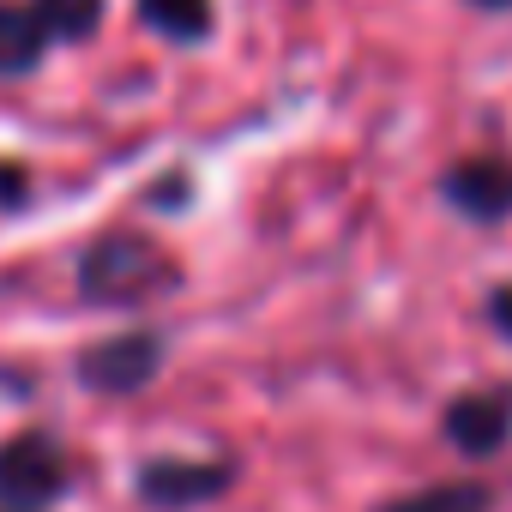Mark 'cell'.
<instances>
[{"label": "cell", "instance_id": "6da1fadb", "mask_svg": "<svg viewBox=\"0 0 512 512\" xmlns=\"http://www.w3.org/2000/svg\"><path fill=\"white\" fill-rule=\"evenodd\" d=\"M181 284L175 253H163L151 235L139 229H109L85 247L79 260V296L91 308H145L157 296H169Z\"/></svg>", "mask_w": 512, "mask_h": 512}, {"label": "cell", "instance_id": "4fadbf2b", "mask_svg": "<svg viewBox=\"0 0 512 512\" xmlns=\"http://www.w3.org/2000/svg\"><path fill=\"white\" fill-rule=\"evenodd\" d=\"M476 7H512V0H476Z\"/></svg>", "mask_w": 512, "mask_h": 512}, {"label": "cell", "instance_id": "8fae6325", "mask_svg": "<svg viewBox=\"0 0 512 512\" xmlns=\"http://www.w3.org/2000/svg\"><path fill=\"white\" fill-rule=\"evenodd\" d=\"M31 199V175L19 169V163H0V211H13V205H25Z\"/></svg>", "mask_w": 512, "mask_h": 512}, {"label": "cell", "instance_id": "5b68a950", "mask_svg": "<svg viewBox=\"0 0 512 512\" xmlns=\"http://www.w3.org/2000/svg\"><path fill=\"white\" fill-rule=\"evenodd\" d=\"M446 440L464 458H488L512 440V386H482V392H458L446 404Z\"/></svg>", "mask_w": 512, "mask_h": 512}, {"label": "cell", "instance_id": "9c48e42d", "mask_svg": "<svg viewBox=\"0 0 512 512\" xmlns=\"http://www.w3.org/2000/svg\"><path fill=\"white\" fill-rule=\"evenodd\" d=\"M139 19L169 43H205L211 37V0H139Z\"/></svg>", "mask_w": 512, "mask_h": 512}, {"label": "cell", "instance_id": "277c9868", "mask_svg": "<svg viewBox=\"0 0 512 512\" xmlns=\"http://www.w3.org/2000/svg\"><path fill=\"white\" fill-rule=\"evenodd\" d=\"M163 368V338L157 332H115L79 356V380L91 392H139Z\"/></svg>", "mask_w": 512, "mask_h": 512}, {"label": "cell", "instance_id": "8992f818", "mask_svg": "<svg viewBox=\"0 0 512 512\" xmlns=\"http://www.w3.org/2000/svg\"><path fill=\"white\" fill-rule=\"evenodd\" d=\"M440 193L470 223H506L512 217V163L506 157H464L440 175Z\"/></svg>", "mask_w": 512, "mask_h": 512}, {"label": "cell", "instance_id": "30bf717a", "mask_svg": "<svg viewBox=\"0 0 512 512\" xmlns=\"http://www.w3.org/2000/svg\"><path fill=\"white\" fill-rule=\"evenodd\" d=\"M49 43H91L103 13H109V0H31Z\"/></svg>", "mask_w": 512, "mask_h": 512}, {"label": "cell", "instance_id": "7c38bea8", "mask_svg": "<svg viewBox=\"0 0 512 512\" xmlns=\"http://www.w3.org/2000/svg\"><path fill=\"white\" fill-rule=\"evenodd\" d=\"M488 320H494L500 338H512V284H500V290L488 296Z\"/></svg>", "mask_w": 512, "mask_h": 512}, {"label": "cell", "instance_id": "ba28073f", "mask_svg": "<svg viewBox=\"0 0 512 512\" xmlns=\"http://www.w3.org/2000/svg\"><path fill=\"white\" fill-rule=\"evenodd\" d=\"M380 512H494V488L476 482V476H458V482H434V488L398 494Z\"/></svg>", "mask_w": 512, "mask_h": 512}, {"label": "cell", "instance_id": "52a82bcc", "mask_svg": "<svg viewBox=\"0 0 512 512\" xmlns=\"http://www.w3.org/2000/svg\"><path fill=\"white\" fill-rule=\"evenodd\" d=\"M43 49H49V31H43L37 7L0 0V79H25V73H37Z\"/></svg>", "mask_w": 512, "mask_h": 512}, {"label": "cell", "instance_id": "7a4b0ae2", "mask_svg": "<svg viewBox=\"0 0 512 512\" xmlns=\"http://www.w3.org/2000/svg\"><path fill=\"white\" fill-rule=\"evenodd\" d=\"M73 458L55 434H13L0 446V512H43L67 494Z\"/></svg>", "mask_w": 512, "mask_h": 512}, {"label": "cell", "instance_id": "3957f363", "mask_svg": "<svg viewBox=\"0 0 512 512\" xmlns=\"http://www.w3.org/2000/svg\"><path fill=\"white\" fill-rule=\"evenodd\" d=\"M235 470L223 458H145L139 464V500L157 512H187L217 494H229Z\"/></svg>", "mask_w": 512, "mask_h": 512}]
</instances>
